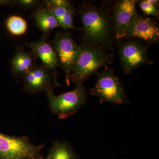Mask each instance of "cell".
<instances>
[{"mask_svg":"<svg viewBox=\"0 0 159 159\" xmlns=\"http://www.w3.org/2000/svg\"><path fill=\"white\" fill-rule=\"evenodd\" d=\"M109 61L107 54L99 47L80 46L79 54L70 80L76 85L82 84L98 69L107 65Z\"/></svg>","mask_w":159,"mask_h":159,"instance_id":"6da1fadb","label":"cell"},{"mask_svg":"<svg viewBox=\"0 0 159 159\" xmlns=\"http://www.w3.org/2000/svg\"><path fill=\"white\" fill-rule=\"evenodd\" d=\"M80 18L87 39L97 43L108 39L111 34L110 23L102 10L94 6H86L80 11Z\"/></svg>","mask_w":159,"mask_h":159,"instance_id":"7a4b0ae2","label":"cell"},{"mask_svg":"<svg viewBox=\"0 0 159 159\" xmlns=\"http://www.w3.org/2000/svg\"><path fill=\"white\" fill-rule=\"evenodd\" d=\"M51 112L60 119H64L75 114L84 104L87 99L85 88L82 84L77 85L70 92L56 96L52 89L45 92Z\"/></svg>","mask_w":159,"mask_h":159,"instance_id":"3957f363","label":"cell"},{"mask_svg":"<svg viewBox=\"0 0 159 159\" xmlns=\"http://www.w3.org/2000/svg\"><path fill=\"white\" fill-rule=\"evenodd\" d=\"M90 93L98 97L101 102L119 105L129 102L122 84L111 70H106L98 74L97 82Z\"/></svg>","mask_w":159,"mask_h":159,"instance_id":"277c9868","label":"cell"},{"mask_svg":"<svg viewBox=\"0 0 159 159\" xmlns=\"http://www.w3.org/2000/svg\"><path fill=\"white\" fill-rule=\"evenodd\" d=\"M43 147L32 144L26 138L0 133V159H33Z\"/></svg>","mask_w":159,"mask_h":159,"instance_id":"5b68a950","label":"cell"},{"mask_svg":"<svg viewBox=\"0 0 159 159\" xmlns=\"http://www.w3.org/2000/svg\"><path fill=\"white\" fill-rule=\"evenodd\" d=\"M52 45L57 54L58 63L65 74L67 84L69 85L70 76L79 54L80 46L70 34L64 32L55 35Z\"/></svg>","mask_w":159,"mask_h":159,"instance_id":"8992f818","label":"cell"},{"mask_svg":"<svg viewBox=\"0 0 159 159\" xmlns=\"http://www.w3.org/2000/svg\"><path fill=\"white\" fill-rule=\"evenodd\" d=\"M119 51L120 61L126 74H129L140 66L151 63L146 48L140 43L130 41L122 43Z\"/></svg>","mask_w":159,"mask_h":159,"instance_id":"52a82bcc","label":"cell"},{"mask_svg":"<svg viewBox=\"0 0 159 159\" xmlns=\"http://www.w3.org/2000/svg\"><path fill=\"white\" fill-rule=\"evenodd\" d=\"M124 37L137 38L155 42L159 39L158 28L153 20L137 14L129 25Z\"/></svg>","mask_w":159,"mask_h":159,"instance_id":"ba28073f","label":"cell"},{"mask_svg":"<svg viewBox=\"0 0 159 159\" xmlns=\"http://www.w3.org/2000/svg\"><path fill=\"white\" fill-rule=\"evenodd\" d=\"M135 0H122L116 6L114 12L113 22L116 37L122 38L129 25L137 13Z\"/></svg>","mask_w":159,"mask_h":159,"instance_id":"9c48e42d","label":"cell"},{"mask_svg":"<svg viewBox=\"0 0 159 159\" xmlns=\"http://www.w3.org/2000/svg\"><path fill=\"white\" fill-rule=\"evenodd\" d=\"M23 77L25 90L30 93H45L52 89L51 74L44 66H36Z\"/></svg>","mask_w":159,"mask_h":159,"instance_id":"30bf717a","label":"cell"},{"mask_svg":"<svg viewBox=\"0 0 159 159\" xmlns=\"http://www.w3.org/2000/svg\"><path fill=\"white\" fill-rule=\"evenodd\" d=\"M28 45L34 56L40 59L43 66L49 70H55L58 63L57 54L45 36Z\"/></svg>","mask_w":159,"mask_h":159,"instance_id":"8fae6325","label":"cell"},{"mask_svg":"<svg viewBox=\"0 0 159 159\" xmlns=\"http://www.w3.org/2000/svg\"><path fill=\"white\" fill-rule=\"evenodd\" d=\"M34 56L32 53L18 49L10 61L12 73L23 76L34 68L37 66Z\"/></svg>","mask_w":159,"mask_h":159,"instance_id":"7c38bea8","label":"cell"},{"mask_svg":"<svg viewBox=\"0 0 159 159\" xmlns=\"http://www.w3.org/2000/svg\"><path fill=\"white\" fill-rule=\"evenodd\" d=\"M33 16L35 25L44 34H48L59 27L52 11L47 7H38Z\"/></svg>","mask_w":159,"mask_h":159,"instance_id":"4fadbf2b","label":"cell"},{"mask_svg":"<svg viewBox=\"0 0 159 159\" xmlns=\"http://www.w3.org/2000/svg\"><path fill=\"white\" fill-rule=\"evenodd\" d=\"M44 3L45 4L46 7L52 11L59 27L65 30L74 28V14L66 9L51 5L45 1Z\"/></svg>","mask_w":159,"mask_h":159,"instance_id":"5bb4252c","label":"cell"},{"mask_svg":"<svg viewBox=\"0 0 159 159\" xmlns=\"http://www.w3.org/2000/svg\"><path fill=\"white\" fill-rule=\"evenodd\" d=\"M45 159H77V154L66 142L54 143Z\"/></svg>","mask_w":159,"mask_h":159,"instance_id":"9a60e30c","label":"cell"},{"mask_svg":"<svg viewBox=\"0 0 159 159\" xmlns=\"http://www.w3.org/2000/svg\"><path fill=\"white\" fill-rule=\"evenodd\" d=\"M5 26L8 32L14 36H20L26 33L28 24L25 19L19 16L11 15L5 22Z\"/></svg>","mask_w":159,"mask_h":159,"instance_id":"2e32d148","label":"cell"},{"mask_svg":"<svg viewBox=\"0 0 159 159\" xmlns=\"http://www.w3.org/2000/svg\"><path fill=\"white\" fill-rule=\"evenodd\" d=\"M139 6L145 14L158 17L159 10L157 6L149 2L148 0L141 1Z\"/></svg>","mask_w":159,"mask_h":159,"instance_id":"e0dca14e","label":"cell"},{"mask_svg":"<svg viewBox=\"0 0 159 159\" xmlns=\"http://www.w3.org/2000/svg\"><path fill=\"white\" fill-rule=\"evenodd\" d=\"M40 2L36 0H13V4L25 9H34L39 7Z\"/></svg>","mask_w":159,"mask_h":159,"instance_id":"ac0fdd59","label":"cell"},{"mask_svg":"<svg viewBox=\"0 0 159 159\" xmlns=\"http://www.w3.org/2000/svg\"><path fill=\"white\" fill-rule=\"evenodd\" d=\"M46 2L54 5V6L61 7L68 10L74 14L75 10L70 2L66 0H47L44 1Z\"/></svg>","mask_w":159,"mask_h":159,"instance_id":"d6986e66","label":"cell"},{"mask_svg":"<svg viewBox=\"0 0 159 159\" xmlns=\"http://www.w3.org/2000/svg\"><path fill=\"white\" fill-rule=\"evenodd\" d=\"M13 6V1L11 0H0V6Z\"/></svg>","mask_w":159,"mask_h":159,"instance_id":"ffe728a7","label":"cell"},{"mask_svg":"<svg viewBox=\"0 0 159 159\" xmlns=\"http://www.w3.org/2000/svg\"><path fill=\"white\" fill-rule=\"evenodd\" d=\"M148 1L149 2L157 6L158 4L159 3V1H157V0H148Z\"/></svg>","mask_w":159,"mask_h":159,"instance_id":"44dd1931","label":"cell"},{"mask_svg":"<svg viewBox=\"0 0 159 159\" xmlns=\"http://www.w3.org/2000/svg\"><path fill=\"white\" fill-rule=\"evenodd\" d=\"M37 159H45L42 158H38Z\"/></svg>","mask_w":159,"mask_h":159,"instance_id":"7402d4cb","label":"cell"}]
</instances>
